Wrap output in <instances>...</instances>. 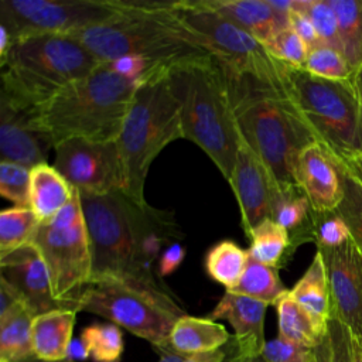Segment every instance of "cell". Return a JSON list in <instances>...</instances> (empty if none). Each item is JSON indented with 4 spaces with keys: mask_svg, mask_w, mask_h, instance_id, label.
I'll return each instance as SVG.
<instances>
[{
    "mask_svg": "<svg viewBox=\"0 0 362 362\" xmlns=\"http://www.w3.org/2000/svg\"><path fill=\"white\" fill-rule=\"evenodd\" d=\"M79 197L90 242V280L113 277L167 288L153 263L163 245L180 236L173 215L148 204L141 206L124 191Z\"/></svg>",
    "mask_w": 362,
    "mask_h": 362,
    "instance_id": "cell-1",
    "label": "cell"
},
{
    "mask_svg": "<svg viewBox=\"0 0 362 362\" xmlns=\"http://www.w3.org/2000/svg\"><path fill=\"white\" fill-rule=\"evenodd\" d=\"M228 79L239 133L270 173L281 198L304 194L297 184V161L317 140L293 100L252 79Z\"/></svg>",
    "mask_w": 362,
    "mask_h": 362,
    "instance_id": "cell-2",
    "label": "cell"
},
{
    "mask_svg": "<svg viewBox=\"0 0 362 362\" xmlns=\"http://www.w3.org/2000/svg\"><path fill=\"white\" fill-rule=\"evenodd\" d=\"M122 4V13L113 18L71 34L100 62L139 57L156 68L174 69L209 55L198 37L175 16L171 1Z\"/></svg>",
    "mask_w": 362,
    "mask_h": 362,
    "instance_id": "cell-3",
    "label": "cell"
},
{
    "mask_svg": "<svg viewBox=\"0 0 362 362\" xmlns=\"http://www.w3.org/2000/svg\"><path fill=\"white\" fill-rule=\"evenodd\" d=\"M102 62L69 34H35L16 40L0 58V102L35 112Z\"/></svg>",
    "mask_w": 362,
    "mask_h": 362,
    "instance_id": "cell-4",
    "label": "cell"
},
{
    "mask_svg": "<svg viewBox=\"0 0 362 362\" xmlns=\"http://www.w3.org/2000/svg\"><path fill=\"white\" fill-rule=\"evenodd\" d=\"M136 88V82L102 62L41 106L35 124L52 147L69 139L117 141Z\"/></svg>",
    "mask_w": 362,
    "mask_h": 362,
    "instance_id": "cell-5",
    "label": "cell"
},
{
    "mask_svg": "<svg viewBox=\"0 0 362 362\" xmlns=\"http://www.w3.org/2000/svg\"><path fill=\"white\" fill-rule=\"evenodd\" d=\"M173 81L181 102L184 139L195 143L229 182L240 133L228 75L208 55L174 68Z\"/></svg>",
    "mask_w": 362,
    "mask_h": 362,
    "instance_id": "cell-6",
    "label": "cell"
},
{
    "mask_svg": "<svg viewBox=\"0 0 362 362\" xmlns=\"http://www.w3.org/2000/svg\"><path fill=\"white\" fill-rule=\"evenodd\" d=\"M184 139L181 102L171 68H157L137 83L117 146L124 173V192L146 206L144 184L154 158L171 141Z\"/></svg>",
    "mask_w": 362,
    "mask_h": 362,
    "instance_id": "cell-7",
    "label": "cell"
},
{
    "mask_svg": "<svg viewBox=\"0 0 362 362\" xmlns=\"http://www.w3.org/2000/svg\"><path fill=\"white\" fill-rule=\"evenodd\" d=\"M287 92L317 143L339 164L362 157V100L351 78L332 81L287 65Z\"/></svg>",
    "mask_w": 362,
    "mask_h": 362,
    "instance_id": "cell-8",
    "label": "cell"
},
{
    "mask_svg": "<svg viewBox=\"0 0 362 362\" xmlns=\"http://www.w3.org/2000/svg\"><path fill=\"white\" fill-rule=\"evenodd\" d=\"M74 304L76 311L100 315L153 348L167 344L174 324L185 315L168 288L113 277L92 279L74 297Z\"/></svg>",
    "mask_w": 362,
    "mask_h": 362,
    "instance_id": "cell-9",
    "label": "cell"
},
{
    "mask_svg": "<svg viewBox=\"0 0 362 362\" xmlns=\"http://www.w3.org/2000/svg\"><path fill=\"white\" fill-rule=\"evenodd\" d=\"M171 6L228 76L252 79L288 95L287 65L277 61L262 41L206 7L202 0L171 1Z\"/></svg>",
    "mask_w": 362,
    "mask_h": 362,
    "instance_id": "cell-10",
    "label": "cell"
},
{
    "mask_svg": "<svg viewBox=\"0 0 362 362\" xmlns=\"http://www.w3.org/2000/svg\"><path fill=\"white\" fill-rule=\"evenodd\" d=\"M30 243L45 262L54 297L75 310L74 297L92 277L90 242L76 189L61 212L38 223Z\"/></svg>",
    "mask_w": 362,
    "mask_h": 362,
    "instance_id": "cell-11",
    "label": "cell"
},
{
    "mask_svg": "<svg viewBox=\"0 0 362 362\" xmlns=\"http://www.w3.org/2000/svg\"><path fill=\"white\" fill-rule=\"evenodd\" d=\"M122 0H1L0 25L11 44L35 34H74L122 13Z\"/></svg>",
    "mask_w": 362,
    "mask_h": 362,
    "instance_id": "cell-12",
    "label": "cell"
},
{
    "mask_svg": "<svg viewBox=\"0 0 362 362\" xmlns=\"http://www.w3.org/2000/svg\"><path fill=\"white\" fill-rule=\"evenodd\" d=\"M55 170L79 194L105 195L124 191L123 163L117 141L69 139L54 147Z\"/></svg>",
    "mask_w": 362,
    "mask_h": 362,
    "instance_id": "cell-13",
    "label": "cell"
},
{
    "mask_svg": "<svg viewBox=\"0 0 362 362\" xmlns=\"http://www.w3.org/2000/svg\"><path fill=\"white\" fill-rule=\"evenodd\" d=\"M331 298V317L352 337H362V250L352 236L335 247H318Z\"/></svg>",
    "mask_w": 362,
    "mask_h": 362,
    "instance_id": "cell-14",
    "label": "cell"
},
{
    "mask_svg": "<svg viewBox=\"0 0 362 362\" xmlns=\"http://www.w3.org/2000/svg\"><path fill=\"white\" fill-rule=\"evenodd\" d=\"M229 184L239 204L243 232L249 238L260 222L273 219L276 206L283 198L270 173L242 136Z\"/></svg>",
    "mask_w": 362,
    "mask_h": 362,
    "instance_id": "cell-15",
    "label": "cell"
},
{
    "mask_svg": "<svg viewBox=\"0 0 362 362\" xmlns=\"http://www.w3.org/2000/svg\"><path fill=\"white\" fill-rule=\"evenodd\" d=\"M0 277L18 293L34 315L69 308L54 297L45 262L31 243L0 255Z\"/></svg>",
    "mask_w": 362,
    "mask_h": 362,
    "instance_id": "cell-16",
    "label": "cell"
},
{
    "mask_svg": "<svg viewBox=\"0 0 362 362\" xmlns=\"http://www.w3.org/2000/svg\"><path fill=\"white\" fill-rule=\"evenodd\" d=\"M34 113L0 102V154L3 161L16 163L30 170L47 164L51 146L37 127Z\"/></svg>",
    "mask_w": 362,
    "mask_h": 362,
    "instance_id": "cell-17",
    "label": "cell"
},
{
    "mask_svg": "<svg viewBox=\"0 0 362 362\" xmlns=\"http://www.w3.org/2000/svg\"><path fill=\"white\" fill-rule=\"evenodd\" d=\"M296 177L314 212L335 211L341 204L344 189L338 167L318 143L301 151Z\"/></svg>",
    "mask_w": 362,
    "mask_h": 362,
    "instance_id": "cell-18",
    "label": "cell"
},
{
    "mask_svg": "<svg viewBox=\"0 0 362 362\" xmlns=\"http://www.w3.org/2000/svg\"><path fill=\"white\" fill-rule=\"evenodd\" d=\"M267 304L247 296L226 291L211 311V320H226L233 328V338L247 356L262 355L266 345L264 315Z\"/></svg>",
    "mask_w": 362,
    "mask_h": 362,
    "instance_id": "cell-19",
    "label": "cell"
},
{
    "mask_svg": "<svg viewBox=\"0 0 362 362\" xmlns=\"http://www.w3.org/2000/svg\"><path fill=\"white\" fill-rule=\"evenodd\" d=\"M202 3L263 44L288 27V14L274 8L270 0H202Z\"/></svg>",
    "mask_w": 362,
    "mask_h": 362,
    "instance_id": "cell-20",
    "label": "cell"
},
{
    "mask_svg": "<svg viewBox=\"0 0 362 362\" xmlns=\"http://www.w3.org/2000/svg\"><path fill=\"white\" fill-rule=\"evenodd\" d=\"M76 313L71 308H61L34 317L31 344L35 358L42 361H62L69 358Z\"/></svg>",
    "mask_w": 362,
    "mask_h": 362,
    "instance_id": "cell-21",
    "label": "cell"
},
{
    "mask_svg": "<svg viewBox=\"0 0 362 362\" xmlns=\"http://www.w3.org/2000/svg\"><path fill=\"white\" fill-rule=\"evenodd\" d=\"M232 335L226 328L211 320L182 315L174 324L168 342L180 354L187 356L211 352L223 346Z\"/></svg>",
    "mask_w": 362,
    "mask_h": 362,
    "instance_id": "cell-22",
    "label": "cell"
},
{
    "mask_svg": "<svg viewBox=\"0 0 362 362\" xmlns=\"http://www.w3.org/2000/svg\"><path fill=\"white\" fill-rule=\"evenodd\" d=\"M75 189L54 165L40 164L31 170L30 208L38 221H48L72 199Z\"/></svg>",
    "mask_w": 362,
    "mask_h": 362,
    "instance_id": "cell-23",
    "label": "cell"
},
{
    "mask_svg": "<svg viewBox=\"0 0 362 362\" xmlns=\"http://www.w3.org/2000/svg\"><path fill=\"white\" fill-rule=\"evenodd\" d=\"M288 293L322 331H328L331 298L325 263L320 252H315L311 264Z\"/></svg>",
    "mask_w": 362,
    "mask_h": 362,
    "instance_id": "cell-24",
    "label": "cell"
},
{
    "mask_svg": "<svg viewBox=\"0 0 362 362\" xmlns=\"http://www.w3.org/2000/svg\"><path fill=\"white\" fill-rule=\"evenodd\" d=\"M33 311L23 303L0 315V362H18L33 356Z\"/></svg>",
    "mask_w": 362,
    "mask_h": 362,
    "instance_id": "cell-25",
    "label": "cell"
},
{
    "mask_svg": "<svg viewBox=\"0 0 362 362\" xmlns=\"http://www.w3.org/2000/svg\"><path fill=\"white\" fill-rule=\"evenodd\" d=\"M274 307L277 311L279 337L286 341L314 348L328 332L322 331L315 324L311 315L290 296V293L284 294Z\"/></svg>",
    "mask_w": 362,
    "mask_h": 362,
    "instance_id": "cell-26",
    "label": "cell"
},
{
    "mask_svg": "<svg viewBox=\"0 0 362 362\" xmlns=\"http://www.w3.org/2000/svg\"><path fill=\"white\" fill-rule=\"evenodd\" d=\"M230 291L259 300L267 305H276V303L288 293L280 280L277 267L260 263L250 256L247 257L240 281Z\"/></svg>",
    "mask_w": 362,
    "mask_h": 362,
    "instance_id": "cell-27",
    "label": "cell"
},
{
    "mask_svg": "<svg viewBox=\"0 0 362 362\" xmlns=\"http://www.w3.org/2000/svg\"><path fill=\"white\" fill-rule=\"evenodd\" d=\"M338 18L341 52L354 72L362 65V0H328Z\"/></svg>",
    "mask_w": 362,
    "mask_h": 362,
    "instance_id": "cell-28",
    "label": "cell"
},
{
    "mask_svg": "<svg viewBox=\"0 0 362 362\" xmlns=\"http://www.w3.org/2000/svg\"><path fill=\"white\" fill-rule=\"evenodd\" d=\"M247 257V250H243L235 242L221 240L206 252L204 264L208 276L230 291L240 281Z\"/></svg>",
    "mask_w": 362,
    "mask_h": 362,
    "instance_id": "cell-29",
    "label": "cell"
},
{
    "mask_svg": "<svg viewBox=\"0 0 362 362\" xmlns=\"http://www.w3.org/2000/svg\"><path fill=\"white\" fill-rule=\"evenodd\" d=\"M249 256L255 260L280 269L291 250V238L286 228L272 218L260 222L250 233ZM293 252V250H291Z\"/></svg>",
    "mask_w": 362,
    "mask_h": 362,
    "instance_id": "cell-30",
    "label": "cell"
},
{
    "mask_svg": "<svg viewBox=\"0 0 362 362\" xmlns=\"http://www.w3.org/2000/svg\"><path fill=\"white\" fill-rule=\"evenodd\" d=\"M40 221L30 206H11L0 212V255L30 243Z\"/></svg>",
    "mask_w": 362,
    "mask_h": 362,
    "instance_id": "cell-31",
    "label": "cell"
},
{
    "mask_svg": "<svg viewBox=\"0 0 362 362\" xmlns=\"http://www.w3.org/2000/svg\"><path fill=\"white\" fill-rule=\"evenodd\" d=\"M81 342L86 356L96 362H116L124 348L122 331L113 322L88 325L81 334Z\"/></svg>",
    "mask_w": 362,
    "mask_h": 362,
    "instance_id": "cell-32",
    "label": "cell"
},
{
    "mask_svg": "<svg viewBox=\"0 0 362 362\" xmlns=\"http://www.w3.org/2000/svg\"><path fill=\"white\" fill-rule=\"evenodd\" d=\"M335 165L338 167L344 189V198L335 211L345 221L352 239L362 250V182L344 167Z\"/></svg>",
    "mask_w": 362,
    "mask_h": 362,
    "instance_id": "cell-33",
    "label": "cell"
},
{
    "mask_svg": "<svg viewBox=\"0 0 362 362\" xmlns=\"http://www.w3.org/2000/svg\"><path fill=\"white\" fill-rule=\"evenodd\" d=\"M351 238V232L345 221L337 211L314 212L311 211L308 225V242H314L318 247H335Z\"/></svg>",
    "mask_w": 362,
    "mask_h": 362,
    "instance_id": "cell-34",
    "label": "cell"
},
{
    "mask_svg": "<svg viewBox=\"0 0 362 362\" xmlns=\"http://www.w3.org/2000/svg\"><path fill=\"white\" fill-rule=\"evenodd\" d=\"M303 68L315 76L332 81L348 79L352 75V71L344 55L327 45H320L308 51Z\"/></svg>",
    "mask_w": 362,
    "mask_h": 362,
    "instance_id": "cell-35",
    "label": "cell"
},
{
    "mask_svg": "<svg viewBox=\"0 0 362 362\" xmlns=\"http://www.w3.org/2000/svg\"><path fill=\"white\" fill-rule=\"evenodd\" d=\"M300 4L303 11L310 17L321 42L341 52L338 18L329 1L328 0H300Z\"/></svg>",
    "mask_w": 362,
    "mask_h": 362,
    "instance_id": "cell-36",
    "label": "cell"
},
{
    "mask_svg": "<svg viewBox=\"0 0 362 362\" xmlns=\"http://www.w3.org/2000/svg\"><path fill=\"white\" fill-rule=\"evenodd\" d=\"M31 170L10 161H0V194L14 206H30Z\"/></svg>",
    "mask_w": 362,
    "mask_h": 362,
    "instance_id": "cell-37",
    "label": "cell"
},
{
    "mask_svg": "<svg viewBox=\"0 0 362 362\" xmlns=\"http://www.w3.org/2000/svg\"><path fill=\"white\" fill-rule=\"evenodd\" d=\"M264 45L277 61L290 66L303 68L308 55L307 45L290 27L276 33Z\"/></svg>",
    "mask_w": 362,
    "mask_h": 362,
    "instance_id": "cell-38",
    "label": "cell"
},
{
    "mask_svg": "<svg viewBox=\"0 0 362 362\" xmlns=\"http://www.w3.org/2000/svg\"><path fill=\"white\" fill-rule=\"evenodd\" d=\"M262 356L266 362H313V348L277 337L272 341H266Z\"/></svg>",
    "mask_w": 362,
    "mask_h": 362,
    "instance_id": "cell-39",
    "label": "cell"
},
{
    "mask_svg": "<svg viewBox=\"0 0 362 362\" xmlns=\"http://www.w3.org/2000/svg\"><path fill=\"white\" fill-rule=\"evenodd\" d=\"M288 27L304 41L308 51L324 45L310 20V17L303 11L300 0H294L293 8L288 11Z\"/></svg>",
    "mask_w": 362,
    "mask_h": 362,
    "instance_id": "cell-40",
    "label": "cell"
},
{
    "mask_svg": "<svg viewBox=\"0 0 362 362\" xmlns=\"http://www.w3.org/2000/svg\"><path fill=\"white\" fill-rule=\"evenodd\" d=\"M107 64L115 72H117L119 75H122L136 83L141 82L154 69H157L153 64H150L148 61L139 58V57H120Z\"/></svg>",
    "mask_w": 362,
    "mask_h": 362,
    "instance_id": "cell-41",
    "label": "cell"
},
{
    "mask_svg": "<svg viewBox=\"0 0 362 362\" xmlns=\"http://www.w3.org/2000/svg\"><path fill=\"white\" fill-rule=\"evenodd\" d=\"M328 335L332 348L334 362H352L351 354V332L335 318L328 321Z\"/></svg>",
    "mask_w": 362,
    "mask_h": 362,
    "instance_id": "cell-42",
    "label": "cell"
},
{
    "mask_svg": "<svg viewBox=\"0 0 362 362\" xmlns=\"http://www.w3.org/2000/svg\"><path fill=\"white\" fill-rule=\"evenodd\" d=\"M247 359H250V356L242 351L240 345L232 335L229 342L223 346L211 352L189 355L184 362H247Z\"/></svg>",
    "mask_w": 362,
    "mask_h": 362,
    "instance_id": "cell-43",
    "label": "cell"
},
{
    "mask_svg": "<svg viewBox=\"0 0 362 362\" xmlns=\"http://www.w3.org/2000/svg\"><path fill=\"white\" fill-rule=\"evenodd\" d=\"M184 257H185V249L180 242H174L168 245L158 257L157 270H156L157 276L163 279L174 273L182 263Z\"/></svg>",
    "mask_w": 362,
    "mask_h": 362,
    "instance_id": "cell-44",
    "label": "cell"
},
{
    "mask_svg": "<svg viewBox=\"0 0 362 362\" xmlns=\"http://www.w3.org/2000/svg\"><path fill=\"white\" fill-rule=\"evenodd\" d=\"M313 362H334L332 348H331V341H329L328 332L313 348Z\"/></svg>",
    "mask_w": 362,
    "mask_h": 362,
    "instance_id": "cell-45",
    "label": "cell"
},
{
    "mask_svg": "<svg viewBox=\"0 0 362 362\" xmlns=\"http://www.w3.org/2000/svg\"><path fill=\"white\" fill-rule=\"evenodd\" d=\"M154 349L157 351V354H160V361L158 362H184L188 358L187 355L177 352L170 345V342H167L164 345H160V346H156Z\"/></svg>",
    "mask_w": 362,
    "mask_h": 362,
    "instance_id": "cell-46",
    "label": "cell"
},
{
    "mask_svg": "<svg viewBox=\"0 0 362 362\" xmlns=\"http://www.w3.org/2000/svg\"><path fill=\"white\" fill-rule=\"evenodd\" d=\"M335 164H338V165L344 167L345 170H348L355 178H358L362 182V157H359V158H356V160H354V161H351L348 164H339V163H335Z\"/></svg>",
    "mask_w": 362,
    "mask_h": 362,
    "instance_id": "cell-47",
    "label": "cell"
},
{
    "mask_svg": "<svg viewBox=\"0 0 362 362\" xmlns=\"http://www.w3.org/2000/svg\"><path fill=\"white\" fill-rule=\"evenodd\" d=\"M351 354L352 362H362V337L351 335Z\"/></svg>",
    "mask_w": 362,
    "mask_h": 362,
    "instance_id": "cell-48",
    "label": "cell"
},
{
    "mask_svg": "<svg viewBox=\"0 0 362 362\" xmlns=\"http://www.w3.org/2000/svg\"><path fill=\"white\" fill-rule=\"evenodd\" d=\"M351 79H352V82H354V85L356 88V92H358V95H359V98L362 100V65L352 72Z\"/></svg>",
    "mask_w": 362,
    "mask_h": 362,
    "instance_id": "cell-49",
    "label": "cell"
},
{
    "mask_svg": "<svg viewBox=\"0 0 362 362\" xmlns=\"http://www.w3.org/2000/svg\"><path fill=\"white\" fill-rule=\"evenodd\" d=\"M18 362H75L72 358H66V359H62V361H42V359H38L35 358L34 355L30 356V358H25L23 361H18Z\"/></svg>",
    "mask_w": 362,
    "mask_h": 362,
    "instance_id": "cell-50",
    "label": "cell"
},
{
    "mask_svg": "<svg viewBox=\"0 0 362 362\" xmlns=\"http://www.w3.org/2000/svg\"><path fill=\"white\" fill-rule=\"evenodd\" d=\"M247 362H266V359L262 355H256V356H252L250 359H247Z\"/></svg>",
    "mask_w": 362,
    "mask_h": 362,
    "instance_id": "cell-51",
    "label": "cell"
},
{
    "mask_svg": "<svg viewBox=\"0 0 362 362\" xmlns=\"http://www.w3.org/2000/svg\"><path fill=\"white\" fill-rule=\"evenodd\" d=\"M116 362H119V361H116Z\"/></svg>",
    "mask_w": 362,
    "mask_h": 362,
    "instance_id": "cell-52",
    "label": "cell"
}]
</instances>
